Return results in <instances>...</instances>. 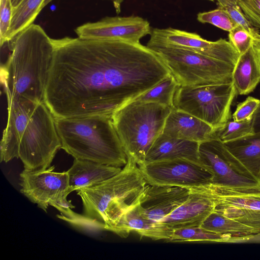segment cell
Masks as SVG:
<instances>
[{"mask_svg":"<svg viewBox=\"0 0 260 260\" xmlns=\"http://www.w3.org/2000/svg\"><path fill=\"white\" fill-rule=\"evenodd\" d=\"M52 41L43 101L55 118L112 117L171 74L140 42L78 37Z\"/></svg>","mask_w":260,"mask_h":260,"instance_id":"6da1fadb","label":"cell"},{"mask_svg":"<svg viewBox=\"0 0 260 260\" xmlns=\"http://www.w3.org/2000/svg\"><path fill=\"white\" fill-rule=\"evenodd\" d=\"M8 120L1 141V162L20 158L24 169L40 171L51 166L61 143L55 117L44 101L7 102Z\"/></svg>","mask_w":260,"mask_h":260,"instance_id":"7a4b0ae2","label":"cell"},{"mask_svg":"<svg viewBox=\"0 0 260 260\" xmlns=\"http://www.w3.org/2000/svg\"><path fill=\"white\" fill-rule=\"evenodd\" d=\"M9 42L11 52L1 67L7 102H43L53 56L52 39L41 26L32 23Z\"/></svg>","mask_w":260,"mask_h":260,"instance_id":"3957f363","label":"cell"},{"mask_svg":"<svg viewBox=\"0 0 260 260\" xmlns=\"http://www.w3.org/2000/svg\"><path fill=\"white\" fill-rule=\"evenodd\" d=\"M147 182L139 167L127 158L118 174L103 182L76 190L83 214L92 228L112 231L123 214L139 202Z\"/></svg>","mask_w":260,"mask_h":260,"instance_id":"277c9868","label":"cell"},{"mask_svg":"<svg viewBox=\"0 0 260 260\" xmlns=\"http://www.w3.org/2000/svg\"><path fill=\"white\" fill-rule=\"evenodd\" d=\"M61 148L74 159L121 167L127 156L112 117L55 118Z\"/></svg>","mask_w":260,"mask_h":260,"instance_id":"5b68a950","label":"cell"},{"mask_svg":"<svg viewBox=\"0 0 260 260\" xmlns=\"http://www.w3.org/2000/svg\"><path fill=\"white\" fill-rule=\"evenodd\" d=\"M172 108L154 102L132 101L112 115L113 124L127 158L139 167L157 137L162 133Z\"/></svg>","mask_w":260,"mask_h":260,"instance_id":"8992f818","label":"cell"},{"mask_svg":"<svg viewBox=\"0 0 260 260\" xmlns=\"http://www.w3.org/2000/svg\"><path fill=\"white\" fill-rule=\"evenodd\" d=\"M168 68L179 85L202 86L232 82L234 66L178 47L147 43Z\"/></svg>","mask_w":260,"mask_h":260,"instance_id":"52a82bcc","label":"cell"},{"mask_svg":"<svg viewBox=\"0 0 260 260\" xmlns=\"http://www.w3.org/2000/svg\"><path fill=\"white\" fill-rule=\"evenodd\" d=\"M236 95L232 82L197 87L179 85L173 108L196 117L217 131L229 121Z\"/></svg>","mask_w":260,"mask_h":260,"instance_id":"ba28073f","label":"cell"},{"mask_svg":"<svg viewBox=\"0 0 260 260\" xmlns=\"http://www.w3.org/2000/svg\"><path fill=\"white\" fill-rule=\"evenodd\" d=\"M199 162L212 174L211 184L228 187L260 186V182L218 139L200 143Z\"/></svg>","mask_w":260,"mask_h":260,"instance_id":"9c48e42d","label":"cell"},{"mask_svg":"<svg viewBox=\"0 0 260 260\" xmlns=\"http://www.w3.org/2000/svg\"><path fill=\"white\" fill-rule=\"evenodd\" d=\"M148 184L186 188L210 184L212 174L199 162L177 158L139 167Z\"/></svg>","mask_w":260,"mask_h":260,"instance_id":"30bf717a","label":"cell"},{"mask_svg":"<svg viewBox=\"0 0 260 260\" xmlns=\"http://www.w3.org/2000/svg\"><path fill=\"white\" fill-rule=\"evenodd\" d=\"M148 43L170 46L194 51L216 60L235 65L239 53L229 41H210L200 35L171 27L154 28Z\"/></svg>","mask_w":260,"mask_h":260,"instance_id":"8fae6325","label":"cell"},{"mask_svg":"<svg viewBox=\"0 0 260 260\" xmlns=\"http://www.w3.org/2000/svg\"><path fill=\"white\" fill-rule=\"evenodd\" d=\"M211 185L216 201L215 211L260 232V186Z\"/></svg>","mask_w":260,"mask_h":260,"instance_id":"7c38bea8","label":"cell"},{"mask_svg":"<svg viewBox=\"0 0 260 260\" xmlns=\"http://www.w3.org/2000/svg\"><path fill=\"white\" fill-rule=\"evenodd\" d=\"M54 169V166L40 171L24 169L20 174L21 193L46 212L51 202L72 192L67 172H56Z\"/></svg>","mask_w":260,"mask_h":260,"instance_id":"4fadbf2b","label":"cell"},{"mask_svg":"<svg viewBox=\"0 0 260 260\" xmlns=\"http://www.w3.org/2000/svg\"><path fill=\"white\" fill-rule=\"evenodd\" d=\"M75 31L78 38L86 39L119 40L140 43L151 32L149 22L136 16L107 17L94 22L78 26Z\"/></svg>","mask_w":260,"mask_h":260,"instance_id":"5bb4252c","label":"cell"},{"mask_svg":"<svg viewBox=\"0 0 260 260\" xmlns=\"http://www.w3.org/2000/svg\"><path fill=\"white\" fill-rule=\"evenodd\" d=\"M185 202L167 216L160 223L172 229L200 226L216 206L211 183L190 188Z\"/></svg>","mask_w":260,"mask_h":260,"instance_id":"9a60e30c","label":"cell"},{"mask_svg":"<svg viewBox=\"0 0 260 260\" xmlns=\"http://www.w3.org/2000/svg\"><path fill=\"white\" fill-rule=\"evenodd\" d=\"M190 188L147 184L139 204L146 218L160 222L188 197Z\"/></svg>","mask_w":260,"mask_h":260,"instance_id":"2e32d148","label":"cell"},{"mask_svg":"<svg viewBox=\"0 0 260 260\" xmlns=\"http://www.w3.org/2000/svg\"><path fill=\"white\" fill-rule=\"evenodd\" d=\"M216 131L202 120L173 108L166 120L162 134L200 143L217 139Z\"/></svg>","mask_w":260,"mask_h":260,"instance_id":"e0dca14e","label":"cell"},{"mask_svg":"<svg viewBox=\"0 0 260 260\" xmlns=\"http://www.w3.org/2000/svg\"><path fill=\"white\" fill-rule=\"evenodd\" d=\"M139 202L123 214L111 232L121 237L126 238L132 231H134L143 237L168 242L173 229L145 217L141 212Z\"/></svg>","mask_w":260,"mask_h":260,"instance_id":"ac0fdd59","label":"cell"},{"mask_svg":"<svg viewBox=\"0 0 260 260\" xmlns=\"http://www.w3.org/2000/svg\"><path fill=\"white\" fill-rule=\"evenodd\" d=\"M199 144L197 142L176 138L162 133L148 151L144 164L177 158L199 162Z\"/></svg>","mask_w":260,"mask_h":260,"instance_id":"d6986e66","label":"cell"},{"mask_svg":"<svg viewBox=\"0 0 260 260\" xmlns=\"http://www.w3.org/2000/svg\"><path fill=\"white\" fill-rule=\"evenodd\" d=\"M121 169V167L74 159L72 167L67 171L70 189L73 191L96 185L115 176Z\"/></svg>","mask_w":260,"mask_h":260,"instance_id":"ffe728a7","label":"cell"},{"mask_svg":"<svg viewBox=\"0 0 260 260\" xmlns=\"http://www.w3.org/2000/svg\"><path fill=\"white\" fill-rule=\"evenodd\" d=\"M260 82V69L252 46L240 55L232 73V83L237 94L252 92Z\"/></svg>","mask_w":260,"mask_h":260,"instance_id":"44dd1931","label":"cell"},{"mask_svg":"<svg viewBox=\"0 0 260 260\" xmlns=\"http://www.w3.org/2000/svg\"><path fill=\"white\" fill-rule=\"evenodd\" d=\"M224 143L260 182V131Z\"/></svg>","mask_w":260,"mask_h":260,"instance_id":"7402d4cb","label":"cell"},{"mask_svg":"<svg viewBox=\"0 0 260 260\" xmlns=\"http://www.w3.org/2000/svg\"><path fill=\"white\" fill-rule=\"evenodd\" d=\"M200 226L214 233L236 237H248L260 233L256 229L244 225L215 211L204 220Z\"/></svg>","mask_w":260,"mask_h":260,"instance_id":"603a6c76","label":"cell"},{"mask_svg":"<svg viewBox=\"0 0 260 260\" xmlns=\"http://www.w3.org/2000/svg\"><path fill=\"white\" fill-rule=\"evenodd\" d=\"M45 0H23L13 8L12 17L6 43L10 42L20 32L33 23L42 9Z\"/></svg>","mask_w":260,"mask_h":260,"instance_id":"cb8c5ba5","label":"cell"},{"mask_svg":"<svg viewBox=\"0 0 260 260\" xmlns=\"http://www.w3.org/2000/svg\"><path fill=\"white\" fill-rule=\"evenodd\" d=\"M179 84L171 73L152 88L133 101L157 103L173 108V99Z\"/></svg>","mask_w":260,"mask_h":260,"instance_id":"d4e9b609","label":"cell"},{"mask_svg":"<svg viewBox=\"0 0 260 260\" xmlns=\"http://www.w3.org/2000/svg\"><path fill=\"white\" fill-rule=\"evenodd\" d=\"M233 238L230 235L212 232L201 226H195L173 229L171 237L168 242H233Z\"/></svg>","mask_w":260,"mask_h":260,"instance_id":"484cf974","label":"cell"},{"mask_svg":"<svg viewBox=\"0 0 260 260\" xmlns=\"http://www.w3.org/2000/svg\"><path fill=\"white\" fill-rule=\"evenodd\" d=\"M254 133L253 118L242 121H229L216 131L217 138L223 143L242 138Z\"/></svg>","mask_w":260,"mask_h":260,"instance_id":"4316f807","label":"cell"},{"mask_svg":"<svg viewBox=\"0 0 260 260\" xmlns=\"http://www.w3.org/2000/svg\"><path fill=\"white\" fill-rule=\"evenodd\" d=\"M215 1L218 7L223 9L232 19L248 31L254 40L260 39V33L247 19L239 4L238 0Z\"/></svg>","mask_w":260,"mask_h":260,"instance_id":"83f0119b","label":"cell"},{"mask_svg":"<svg viewBox=\"0 0 260 260\" xmlns=\"http://www.w3.org/2000/svg\"><path fill=\"white\" fill-rule=\"evenodd\" d=\"M198 20L203 23H209L222 30L230 31L238 25L222 8L199 13Z\"/></svg>","mask_w":260,"mask_h":260,"instance_id":"f1b7e54d","label":"cell"},{"mask_svg":"<svg viewBox=\"0 0 260 260\" xmlns=\"http://www.w3.org/2000/svg\"><path fill=\"white\" fill-rule=\"evenodd\" d=\"M229 41L240 55L252 46L254 40L248 31L239 25L229 31Z\"/></svg>","mask_w":260,"mask_h":260,"instance_id":"f546056e","label":"cell"},{"mask_svg":"<svg viewBox=\"0 0 260 260\" xmlns=\"http://www.w3.org/2000/svg\"><path fill=\"white\" fill-rule=\"evenodd\" d=\"M260 105V100L252 96L239 103L233 114L235 121H242L253 118V115Z\"/></svg>","mask_w":260,"mask_h":260,"instance_id":"4dcf8cb0","label":"cell"},{"mask_svg":"<svg viewBox=\"0 0 260 260\" xmlns=\"http://www.w3.org/2000/svg\"><path fill=\"white\" fill-rule=\"evenodd\" d=\"M11 0H1L0 42L1 46L6 43L7 32L10 27L13 13Z\"/></svg>","mask_w":260,"mask_h":260,"instance_id":"1f68e13d","label":"cell"},{"mask_svg":"<svg viewBox=\"0 0 260 260\" xmlns=\"http://www.w3.org/2000/svg\"><path fill=\"white\" fill-rule=\"evenodd\" d=\"M238 3L251 25L260 29V0H238Z\"/></svg>","mask_w":260,"mask_h":260,"instance_id":"d6a6232c","label":"cell"},{"mask_svg":"<svg viewBox=\"0 0 260 260\" xmlns=\"http://www.w3.org/2000/svg\"><path fill=\"white\" fill-rule=\"evenodd\" d=\"M254 132L260 131V105L253 116Z\"/></svg>","mask_w":260,"mask_h":260,"instance_id":"836d02e7","label":"cell"},{"mask_svg":"<svg viewBox=\"0 0 260 260\" xmlns=\"http://www.w3.org/2000/svg\"><path fill=\"white\" fill-rule=\"evenodd\" d=\"M253 47L255 53L257 60L260 69V39L253 40Z\"/></svg>","mask_w":260,"mask_h":260,"instance_id":"e575fe53","label":"cell"},{"mask_svg":"<svg viewBox=\"0 0 260 260\" xmlns=\"http://www.w3.org/2000/svg\"><path fill=\"white\" fill-rule=\"evenodd\" d=\"M113 3L114 6L117 13L120 11V5L123 0H110Z\"/></svg>","mask_w":260,"mask_h":260,"instance_id":"d590c367","label":"cell"},{"mask_svg":"<svg viewBox=\"0 0 260 260\" xmlns=\"http://www.w3.org/2000/svg\"><path fill=\"white\" fill-rule=\"evenodd\" d=\"M13 8L16 7L18 6L23 0H11Z\"/></svg>","mask_w":260,"mask_h":260,"instance_id":"8d00e7d4","label":"cell"},{"mask_svg":"<svg viewBox=\"0 0 260 260\" xmlns=\"http://www.w3.org/2000/svg\"><path fill=\"white\" fill-rule=\"evenodd\" d=\"M53 0H45L43 4V6H42V9L45 7L47 5H48L50 2H51Z\"/></svg>","mask_w":260,"mask_h":260,"instance_id":"74e56055","label":"cell"},{"mask_svg":"<svg viewBox=\"0 0 260 260\" xmlns=\"http://www.w3.org/2000/svg\"><path fill=\"white\" fill-rule=\"evenodd\" d=\"M208 1H214L215 0H208Z\"/></svg>","mask_w":260,"mask_h":260,"instance_id":"f35d334b","label":"cell"}]
</instances>
